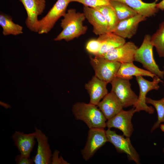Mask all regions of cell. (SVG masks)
<instances>
[{
	"mask_svg": "<svg viewBox=\"0 0 164 164\" xmlns=\"http://www.w3.org/2000/svg\"><path fill=\"white\" fill-rule=\"evenodd\" d=\"M107 120L123 110V105L116 95L111 91L97 105Z\"/></svg>",
	"mask_w": 164,
	"mask_h": 164,
	"instance_id": "17",
	"label": "cell"
},
{
	"mask_svg": "<svg viewBox=\"0 0 164 164\" xmlns=\"http://www.w3.org/2000/svg\"><path fill=\"white\" fill-rule=\"evenodd\" d=\"M108 142L104 128L89 129L85 147L81 151L83 158L87 161Z\"/></svg>",
	"mask_w": 164,
	"mask_h": 164,
	"instance_id": "9",
	"label": "cell"
},
{
	"mask_svg": "<svg viewBox=\"0 0 164 164\" xmlns=\"http://www.w3.org/2000/svg\"><path fill=\"white\" fill-rule=\"evenodd\" d=\"M146 18L137 14L118 22L113 32L124 38H131L136 33L140 22L146 20Z\"/></svg>",
	"mask_w": 164,
	"mask_h": 164,
	"instance_id": "14",
	"label": "cell"
},
{
	"mask_svg": "<svg viewBox=\"0 0 164 164\" xmlns=\"http://www.w3.org/2000/svg\"><path fill=\"white\" fill-rule=\"evenodd\" d=\"M163 153H164V148H163Z\"/></svg>",
	"mask_w": 164,
	"mask_h": 164,
	"instance_id": "32",
	"label": "cell"
},
{
	"mask_svg": "<svg viewBox=\"0 0 164 164\" xmlns=\"http://www.w3.org/2000/svg\"><path fill=\"white\" fill-rule=\"evenodd\" d=\"M101 46V43L97 39L89 40L86 44V48L89 53L96 56L99 52Z\"/></svg>",
	"mask_w": 164,
	"mask_h": 164,
	"instance_id": "28",
	"label": "cell"
},
{
	"mask_svg": "<svg viewBox=\"0 0 164 164\" xmlns=\"http://www.w3.org/2000/svg\"><path fill=\"white\" fill-rule=\"evenodd\" d=\"M135 108L125 111L122 110L114 116L108 120L106 127L108 128H115L120 130L126 137H130L134 131L132 119Z\"/></svg>",
	"mask_w": 164,
	"mask_h": 164,
	"instance_id": "11",
	"label": "cell"
},
{
	"mask_svg": "<svg viewBox=\"0 0 164 164\" xmlns=\"http://www.w3.org/2000/svg\"><path fill=\"white\" fill-rule=\"evenodd\" d=\"M156 6L159 9L164 10V0H162L159 3H157Z\"/></svg>",
	"mask_w": 164,
	"mask_h": 164,
	"instance_id": "31",
	"label": "cell"
},
{
	"mask_svg": "<svg viewBox=\"0 0 164 164\" xmlns=\"http://www.w3.org/2000/svg\"><path fill=\"white\" fill-rule=\"evenodd\" d=\"M15 160L17 164H32L34 162L32 159L23 156L20 154L16 156Z\"/></svg>",
	"mask_w": 164,
	"mask_h": 164,
	"instance_id": "29",
	"label": "cell"
},
{
	"mask_svg": "<svg viewBox=\"0 0 164 164\" xmlns=\"http://www.w3.org/2000/svg\"><path fill=\"white\" fill-rule=\"evenodd\" d=\"M23 5L27 13L25 24L31 31L37 32L39 24L38 16L45 9V0H19Z\"/></svg>",
	"mask_w": 164,
	"mask_h": 164,
	"instance_id": "10",
	"label": "cell"
},
{
	"mask_svg": "<svg viewBox=\"0 0 164 164\" xmlns=\"http://www.w3.org/2000/svg\"><path fill=\"white\" fill-rule=\"evenodd\" d=\"M129 80L115 77L110 83L111 91L116 95L123 108L133 106L138 97L132 90Z\"/></svg>",
	"mask_w": 164,
	"mask_h": 164,
	"instance_id": "7",
	"label": "cell"
},
{
	"mask_svg": "<svg viewBox=\"0 0 164 164\" xmlns=\"http://www.w3.org/2000/svg\"><path fill=\"white\" fill-rule=\"evenodd\" d=\"M36 139L38 145L36 153L32 158L35 164H51V150L48 142V138L40 129L35 127Z\"/></svg>",
	"mask_w": 164,
	"mask_h": 164,
	"instance_id": "13",
	"label": "cell"
},
{
	"mask_svg": "<svg viewBox=\"0 0 164 164\" xmlns=\"http://www.w3.org/2000/svg\"><path fill=\"white\" fill-rule=\"evenodd\" d=\"M83 10L86 19L93 26L94 33L99 36L109 32L108 24L99 11L86 6H84Z\"/></svg>",
	"mask_w": 164,
	"mask_h": 164,
	"instance_id": "15",
	"label": "cell"
},
{
	"mask_svg": "<svg viewBox=\"0 0 164 164\" xmlns=\"http://www.w3.org/2000/svg\"><path fill=\"white\" fill-rule=\"evenodd\" d=\"M97 39L100 42L101 46L97 56L104 54L126 43L125 39L113 32H108L99 35Z\"/></svg>",
	"mask_w": 164,
	"mask_h": 164,
	"instance_id": "20",
	"label": "cell"
},
{
	"mask_svg": "<svg viewBox=\"0 0 164 164\" xmlns=\"http://www.w3.org/2000/svg\"><path fill=\"white\" fill-rule=\"evenodd\" d=\"M105 132L108 142L114 146L117 151L126 154L129 160L134 161L137 164L139 163V155L132 145L129 137L125 138L110 129L108 128Z\"/></svg>",
	"mask_w": 164,
	"mask_h": 164,
	"instance_id": "8",
	"label": "cell"
},
{
	"mask_svg": "<svg viewBox=\"0 0 164 164\" xmlns=\"http://www.w3.org/2000/svg\"><path fill=\"white\" fill-rule=\"evenodd\" d=\"M0 25L3 29L2 34L5 36H16L23 33L22 26L14 23L11 16L2 13L0 14Z\"/></svg>",
	"mask_w": 164,
	"mask_h": 164,
	"instance_id": "22",
	"label": "cell"
},
{
	"mask_svg": "<svg viewBox=\"0 0 164 164\" xmlns=\"http://www.w3.org/2000/svg\"><path fill=\"white\" fill-rule=\"evenodd\" d=\"M103 15L108 26L109 32H113L119 21L115 11L110 4L103 5L95 8Z\"/></svg>",
	"mask_w": 164,
	"mask_h": 164,
	"instance_id": "23",
	"label": "cell"
},
{
	"mask_svg": "<svg viewBox=\"0 0 164 164\" xmlns=\"http://www.w3.org/2000/svg\"><path fill=\"white\" fill-rule=\"evenodd\" d=\"M90 63L93 67L95 76L108 84L116 77L121 63L111 61L104 58L95 56H90Z\"/></svg>",
	"mask_w": 164,
	"mask_h": 164,
	"instance_id": "4",
	"label": "cell"
},
{
	"mask_svg": "<svg viewBox=\"0 0 164 164\" xmlns=\"http://www.w3.org/2000/svg\"><path fill=\"white\" fill-rule=\"evenodd\" d=\"M151 36L146 34L142 43L137 49L135 56V61L141 63L146 70L155 76L163 79L164 70H161L157 64L153 54V47L151 41Z\"/></svg>",
	"mask_w": 164,
	"mask_h": 164,
	"instance_id": "3",
	"label": "cell"
},
{
	"mask_svg": "<svg viewBox=\"0 0 164 164\" xmlns=\"http://www.w3.org/2000/svg\"><path fill=\"white\" fill-rule=\"evenodd\" d=\"M35 136V132L25 134L19 131L15 132L12 137L15 145L21 155L30 158L36 142Z\"/></svg>",
	"mask_w": 164,
	"mask_h": 164,
	"instance_id": "18",
	"label": "cell"
},
{
	"mask_svg": "<svg viewBox=\"0 0 164 164\" xmlns=\"http://www.w3.org/2000/svg\"><path fill=\"white\" fill-rule=\"evenodd\" d=\"M85 19L83 12H77L75 9H68L61 20L62 30L54 40L69 41L85 34L87 30V27L83 25Z\"/></svg>",
	"mask_w": 164,
	"mask_h": 164,
	"instance_id": "1",
	"label": "cell"
},
{
	"mask_svg": "<svg viewBox=\"0 0 164 164\" xmlns=\"http://www.w3.org/2000/svg\"><path fill=\"white\" fill-rule=\"evenodd\" d=\"M133 76H148L153 78L156 76L146 70L137 67L132 62L121 63L115 77L130 80Z\"/></svg>",
	"mask_w": 164,
	"mask_h": 164,
	"instance_id": "21",
	"label": "cell"
},
{
	"mask_svg": "<svg viewBox=\"0 0 164 164\" xmlns=\"http://www.w3.org/2000/svg\"><path fill=\"white\" fill-rule=\"evenodd\" d=\"M70 0H57L46 15L39 20L38 33H48L53 28L56 22L66 13Z\"/></svg>",
	"mask_w": 164,
	"mask_h": 164,
	"instance_id": "5",
	"label": "cell"
},
{
	"mask_svg": "<svg viewBox=\"0 0 164 164\" xmlns=\"http://www.w3.org/2000/svg\"><path fill=\"white\" fill-rule=\"evenodd\" d=\"M153 80L149 81L145 79L142 76L136 77V80L139 87V94L138 100L133 106L135 112L144 111L149 114H152L154 109L152 106H148L146 102V95L147 93L152 90H158L159 88L158 85L162 82L160 78L155 76Z\"/></svg>",
	"mask_w": 164,
	"mask_h": 164,
	"instance_id": "6",
	"label": "cell"
},
{
	"mask_svg": "<svg viewBox=\"0 0 164 164\" xmlns=\"http://www.w3.org/2000/svg\"><path fill=\"white\" fill-rule=\"evenodd\" d=\"M70 2H77L84 6L95 8L100 6L109 5L110 0H70Z\"/></svg>",
	"mask_w": 164,
	"mask_h": 164,
	"instance_id": "27",
	"label": "cell"
},
{
	"mask_svg": "<svg viewBox=\"0 0 164 164\" xmlns=\"http://www.w3.org/2000/svg\"><path fill=\"white\" fill-rule=\"evenodd\" d=\"M151 41L159 57L164 58V21L160 24L158 29L151 36Z\"/></svg>",
	"mask_w": 164,
	"mask_h": 164,
	"instance_id": "25",
	"label": "cell"
},
{
	"mask_svg": "<svg viewBox=\"0 0 164 164\" xmlns=\"http://www.w3.org/2000/svg\"><path fill=\"white\" fill-rule=\"evenodd\" d=\"M125 3L135 10L138 14L145 18L149 17L155 15L159 9L156 6V0L153 2L145 3L142 0H111Z\"/></svg>",
	"mask_w": 164,
	"mask_h": 164,
	"instance_id": "19",
	"label": "cell"
},
{
	"mask_svg": "<svg viewBox=\"0 0 164 164\" xmlns=\"http://www.w3.org/2000/svg\"><path fill=\"white\" fill-rule=\"evenodd\" d=\"M110 4L114 8L119 21L132 17L138 14L125 3L111 0Z\"/></svg>",
	"mask_w": 164,
	"mask_h": 164,
	"instance_id": "24",
	"label": "cell"
},
{
	"mask_svg": "<svg viewBox=\"0 0 164 164\" xmlns=\"http://www.w3.org/2000/svg\"><path fill=\"white\" fill-rule=\"evenodd\" d=\"M138 48L133 42H128L100 56L121 63H132L135 61V56Z\"/></svg>",
	"mask_w": 164,
	"mask_h": 164,
	"instance_id": "12",
	"label": "cell"
},
{
	"mask_svg": "<svg viewBox=\"0 0 164 164\" xmlns=\"http://www.w3.org/2000/svg\"><path fill=\"white\" fill-rule=\"evenodd\" d=\"M146 102L153 105L157 112V120L151 128V131L152 132L158 128L161 123L164 122V97L158 100L146 97Z\"/></svg>",
	"mask_w": 164,
	"mask_h": 164,
	"instance_id": "26",
	"label": "cell"
},
{
	"mask_svg": "<svg viewBox=\"0 0 164 164\" xmlns=\"http://www.w3.org/2000/svg\"><path fill=\"white\" fill-rule=\"evenodd\" d=\"M107 84L94 75L85 84V88L90 97V103L97 105L108 94Z\"/></svg>",
	"mask_w": 164,
	"mask_h": 164,
	"instance_id": "16",
	"label": "cell"
},
{
	"mask_svg": "<svg viewBox=\"0 0 164 164\" xmlns=\"http://www.w3.org/2000/svg\"><path fill=\"white\" fill-rule=\"evenodd\" d=\"M59 152L57 150L54 151L52 155L51 164H67V162L65 161L62 157L58 158Z\"/></svg>",
	"mask_w": 164,
	"mask_h": 164,
	"instance_id": "30",
	"label": "cell"
},
{
	"mask_svg": "<svg viewBox=\"0 0 164 164\" xmlns=\"http://www.w3.org/2000/svg\"><path fill=\"white\" fill-rule=\"evenodd\" d=\"M72 111L75 118L84 122L89 129L106 127L107 119L97 105L77 102L73 105Z\"/></svg>",
	"mask_w": 164,
	"mask_h": 164,
	"instance_id": "2",
	"label": "cell"
}]
</instances>
